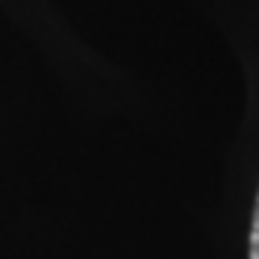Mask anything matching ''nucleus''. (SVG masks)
<instances>
[{"mask_svg": "<svg viewBox=\"0 0 259 259\" xmlns=\"http://www.w3.org/2000/svg\"><path fill=\"white\" fill-rule=\"evenodd\" d=\"M248 259H259V190H256V202H253V219H250V248Z\"/></svg>", "mask_w": 259, "mask_h": 259, "instance_id": "1", "label": "nucleus"}]
</instances>
